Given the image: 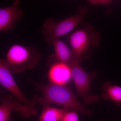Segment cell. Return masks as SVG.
<instances>
[{
    "label": "cell",
    "instance_id": "6da1fadb",
    "mask_svg": "<svg viewBox=\"0 0 121 121\" xmlns=\"http://www.w3.org/2000/svg\"><path fill=\"white\" fill-rule=\"evenodd\" d=\"M28 81L35 85L36 89L41 91L43 96L38 97L37 104L44 105L51 104L62 106L64 107L87 116L92 112L86 108L79 102L72 91L67 86H61L49 83L47 84H40L28 78Z\"/></svg>",
    "mask_w": 121,
    "mask_h": 121
},
{
    "label": "cell",
    "instance_id": "7a4b0ae2",
    "mask_svg": "<svg viewBox=\"0 0 121 121\" xmlns=\"http://www.w3.org/2000/svg\"><path fill=\"white\" fill-rule=\"evenodd\" d=\"M87 7L80 5L75 14L58 22L52 18L43 21L41 32L45 42L50 45L59 37L68 34L84 20L89 12Z\"/></svg>",
    "mask_w": 121,
    "mask_h": 121
},
{
    "label": "cell",
    "instance_id": "3957f363",
    "mask_svg": "<svg viewBox=\"0 0 121 121\" xmlns=\"http://www.w3.org/2000/svg\"><path fill=\"white\" fill-rule=\"evenodd\" d=\"M41 56L39 50L32 46L14 44L8 51L5 62L12 74L20 73L35 67L39 63Z\"/></svg>",
    "mask_w": 121,
    "mask_h": 121
},
{
    "label": "cell",
    "instance_id": "277c9868",
    "mask_svg": "<svg viewBox=\"0 0 121 121\" xmlns=\"http://www.w3.org/2000/svg\"><path fill=\"white\" fill-rule=\"evenodd\" d=\"M68 40L73 51L74 58L81 62L82 58H89L92 48L98 47L100 43V34L87 24L69 34Z\"/></svg>",
    "mask_w": 121,
    "mask_h": 121
},
{
    "label": "cell",
    "instance_id": "5b68a950",
    "mask_svg": "<svg viewBox=\"0 0 121 121\" xmlns=\"http://www.w3.org/2000/svg\"><path fill=\"white\" fill-rule=\"evenodd\" d=\"M80 61L74 59L69 65L71 71L72 79L78 95L86 104H93L99 101V95H91L90 87L91 82L97 75L96 72L87 73L80 65Z\"/></svg>",
    "mask_w": 121,
    "mask_h": 121
},
{
    "label": "cell",
    "instance_id": "8992f818",
    "mask_svg": "<svg viewBox=\"0 0 121 121\" xmlns=\"http://www.w3.org/2000/svg\"><path fill=\"white\" fill-rule=\"evenodd\" d=\"M0 83L24 105L35 108L38 104L37 99L39 95L35 94L31 99L28 98L24 95L17 84L12 73L6 66L5 60L3 59L0 60Z\"/></svg>",
    "mask_w": 121,
    "mask_h": 121
},
{
    "label": "cell",
    "instance_id": "52a82bcc",
    "mask_svg": "<svg viewBox=\"0 0 121 121\" xmlns=\"http://www.w3.org/2000/svg\"><path fill=\"white\" fill-rule=\"evenodd\" d=\"M12 111H16L25 118L35 117L37 114L35 108L24 105L12 94L7 95L0 99V121H12Z\"/></svg>",
    "mask_w": 121,
    "mask_h": 121
},
{
    "label": "cell",
    "instance_id": "ba28073f",
    "mask_svg": "<svg viewBox=\"0 0 121 121\" xmlns=\"http://www.w3.org/2000/svg\"><path fill=\"white\" fill-rule=\"evenodd\" d=\"M54 56L55 61H48L50 68L48 73L49 82L52 84L67 86L72 79L71 71L68 64L57 61Z\"/></svg>",
    "mask_w": 121,
    "mask_h": 121
},
{
    "label": "cell",
    "instance_id": "9c48e42d",
    "mask_svg": "<svg viewBox=\"0 0 121 121\" xmlns=\"http://www.w3.org/2000/svg\"><path fill=\"white\" fill-rule=\"evenodd\" d=\"M9 7L0 9V31H7L14 27L17 21L23 15V11L19 8L20 0L13 1Z\"/></svg>",
    "mask_w": 121,
    "mask_h": 121
},
{
    "label": "cell",
    "instance_id": "30bf717a",
    "mask_svg": "<svg viewBox=\"0 0 121 121\" xmlns=\"http://www.w3.org/2000/svg\"><path fill=\"white\" fill-rule=\"evenodd\" d=\"M55 58L57 61L69 65L74 58L73 53L71 48L69 47L62 40L59 39L53 42Z\"/></svg>",
    "mask_w": 121,
    "mask_h": 121
},
{
    "label": "cell",
    "instance_id": "8fae6325",
    "mask_svg": "<svg viewBox=\"0 0 121 121\" xmlns=\"http://www.w3.org/2000/svg\"><path fill=\"white\" fill-rule=\"evenodd\" d=\"M43 109L37 121H60L69 109L54 108L50 105L43 106Z\"/></svg>",
    "mask_w": 121,
    "mask_h": 121
},
{
    "label": "cell",
    "instance_id": "7c38bea8",
    "mask_svg": "<svg viewBox=\"0 0 121 121\" xmlns=\"http://www.w3.org/2000/svg\"><path fill=\"white\" fill-rule=\"evenodd\" d=\"M103 97L104 99H111L113 101L120 105L121 104V86H117L107 87L106 84Z\"/></svg>",
    "mask_w": 121,
    "mask_h": 121
},
{
    "label": "cell",
    "instance_id": "4fadbf2b",
    "mask_svg": "<svg viewBox=\"0 0 121 121\" xmlns=\"http://www.w3.org/2000/svg\"><path fill=\"white\" fill-rule=\"evenodd\" d=\"M60 121H79L78 116L75 111H68L64 114Z\"/></svg>",
    "mask_w": 121,
    "mask_h": 121
},
{
    "label": "cell",
    "instance_id": "5bb4252c",
    "mask_svg": "<svg viewBox=\"0 0 121 121\" xmlns=\"http://www.w3.org/2000/svg\"><path fill=\"white\" fill-rule=\"evenodd\" d=\"M89 2L93 5H101L108 7L109 5L112 2L110 0H89Z\"/></svg>",
    "mask_w": 121,
    "mask_h": 121
},
{
    "label": "cell",
    "instance_id": "9a60e30c",
    "mask_svg": "<svg viewBox=\"0 0 121 121\" xmlns=\"http://www.w3.org/2000/svg\"></svg>",
    "mask_w": 121,
    "mask_h": 121
}]
</instances>
